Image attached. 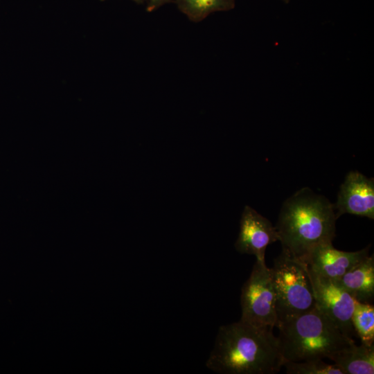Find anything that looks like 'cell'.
Returning a JSON list of instances; mask_svg holds the SVG:
<instances>
[{
    "label": "cell",
    "instance_id": "1",
    "mask_svg": "<svg viewBox=\"0 0 374 374\" xmlns=\"http://www.w3.org/2000/svg\"><path fill=\"white\" fill-rule=\"evenodd\" d=\"M283 364L272 330L240 320L220 327L206 366L221 374H274Z\"/></svg>",
    "mask_w": 374,
    "mask_h": 374
},
{
    "label": "cell",
    "instance_id": "2",
    "mask_svg": "<svg viewBox=\"0 0 374 374\" xmlns=\"http://www.w3.org/2000/svg\"><path fill=\"white\" fill-rule=\"evenodd\" d=\"M337 219L333 204L304 187L285 201L275 227L283 249L303 260L317 245L332 242Z\"/></svg>",
    "mask_w": 374,
    "mask_h": 374
},
{
    "label": "cell",
    "instance_id": "3",
    "mask_svg": "<svg viewBox=\"0 0 374 374\" xmlns=\"http://www.w3.org/2000/svg\"><path fill=\"white\" fill-rule=\"evenodd\" d=\"M276 327L284 362L329 358L355 342L317 307Z\"/></svg>",
    "mask_w": 374,
    "mask_h": 374
},
{
    "label": "cell",
    "instance_id": "4",
    "mask_svg": "<svg viewBox=\"0 0 374 374\" xmlns=\"http://www.w3.org/2000/svg\"><path fill=\"white\" fill-rule=\"evenodd\" d=\"M270 272L275 293L276 326L316 307L305 262L283 249L274 259Z\"/></svg>",
    "mask_w": 374,
    "mask_h": 374
},
{
    "label": "cell",
    "instance_id": "5",
    "mask_svg": "<svg viewBox=\"0 0 374 374\" xmlns=\"http://www.w3.org/2000/svg\"><path fill=\"white\" fill-rule=\"evenodd\" d=\"M240 302V321L260 328L276 327L275 293L270 269L265 262L256 261L242 287Z\"/></svg>",
    "mask_w": 374,
    "mask_h": 374
},
{
    "label": "cell",
    "instance_id": "6",
    "mask_svg": "<svg viewBox=\"0 0 374 374\" xmlns=\"http://www.w3.org/2000/svg\"><path fill=\"white\" fill-rule=\"evenodd\" d=\"M308 271L316 307L328 317L344 335L352 338L355 333L351 321L355 299L337 280L321 276L309 269Z\"/></svg>",
    "mask_w": 374,
    "mask_h": 374
},
{
    "label": "cell",
    "instance_id": "7",
    "mask_svg": "<svg viewBox=\"0 0 374 374\" xmlns=\"http://www.w3.org/2000/svg\"><path fill=\"white\" fill-rule=\"evenodd\" d=\"M278 240L276 229L271 222L249 206H245L235 243L236 250L241 253L253 255L257 261L265 262L267 247Z\"/></svg>",
    "mask_w": 374,
    "mask_h": 374
},
{
    "label": "cell",
    "instance_id": "8",
    "mask_svg": "<svg viewBox=\"0 0 374 374\" xmlns=\"http://www.w3.org/2000/svg\"><path fill=\"white\" fill-rule=\"evenodd\" d=\"M337 218L348 213L374 219V179L357 171L349 172L341 184L335 204Z\"/></svg>",
    "mask_w": 374,
    "mask_h": 374
},
{
    "label": "cell",
    "instance_id": "9",
    "mask_svg": "<svg viewBox=\"0 0 374 374\" xmlns=\"http://www.w3.org/2000/svg\"><path fill=\"white\" fill-rule=\"evenodd\" d=\"M369 247L348 252L335 249L332 242L321 244L313 248L303 261L314 273L337 280L368 255Z\"/></svg>",
    "mask_w": 374,
    "mask_h": 374
},
{
    "label": "cell",
    "instance_id": "10",
    "mask_svg": "<svg viewBox=\"0 0 374 374\" xmlns=\"http://www.w3.org/2000/svg\"><path fill=\"white\" fill-rule=\"evenodd\" d=\"M337 281L356 300L370 303L374 296V258L367 256Z\"/></svg>",
    "mask_w": 374,
    "mask_h": 374
},
{
    "label": "cell",
    "instance_id": "11",
    "mask_svg": "<svg viewBox=\"0 0 374 374\" xmlns=\"http://www.w3.org/2000/svg\"><path fill=\"white\" fill-rule=\"evenodd\" d=\"M344 374H373L374 344L352 343L334 353L328 358Z\"/></svg>",
    "mask_w": 374,
    "mask_h": 374
},
{
    "label": "cell",
    "instance_id": "12",
    "mask_svg": "<svg viewBox=\"0 0 374 374\" xmlns=\"http://www.w3.org/2000/svg\"><path fill=\"white\" fill-rule=\"evenodd\" d=\"M180 10L189 19L198 22L210 14L233 8L234 0H176Z\"/></svg>",
    "mask_w": 374,
    "mask_h": 374
},
{
    "label": "cell",
    "instance_id": "13",
    "mask_svg": "<svg viewBox=\"0 0 374 374\" xmlns=\"http://www.w3.org/2000/svg\"><path fill=\"white\" fill-rule=\"evenodd\" d=\"M355 332L367 346L374 344V307L370 303L355 300L351 317Z\"/></svg>",
    "mask_w": 374,
    "mask_h": 374
},
{
    "label": "cell",
    "instance_id": "14",
    "mask_svg": "<svg viewBox=\"0 0 374 374\" xmlns=\"http://www.w3.org/2000/svg\"><path fill=\"white\" fill-rule=\"evenodd\" d=\"M283 366L287 374H344L335 364H327L319 358L301 362H285Z\"/></svg>",
    "mask_w": 374,
    "mask_h": 374
},
{
    "label": "cell",
    "instance_id": "15",
    "mask_svg": "<svg viewBox=\"0 0 374 374\" xmlns=\"http://www.w3.org/2000/svg\"><path fill=\"white\" fill-rule=\"evenodd\" d=\"M171 0H148L147 11L152 12Z\"/></svg>",
    "mask_w": 374,
    "mask_h": 374
},
{
    "label": "cell",
    "instance_id": "16",
    "mask_svg": "<svg viewBox=\"0 0 374 374\" xmlns=\"http://www.w3.org/2000/svg\"><path fill=\"white\" fill-rule=\"evenodd\" d=\"M101 1H105V0H101ZM133 1H136V2H137V3H142V2H143L145 0H133Z\"/></svg>",
    "mask_w": 374,
    "mask_h": 374
},
{
    "label": "cell",
    "instance_id": "17",
    "mask_svg": "<svg viewBox=\"0 0 374 374\" xmlns=\"http://www.w3.org/2000/svg\"><path fill=\"white\" fill-rule=\"evenodd\" d=\"M285 1H287V0H285Z\"/></svg>",
    "mask_w": 374,
    "mask_h": 374
}]
</instances>
